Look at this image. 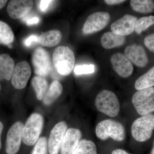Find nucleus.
<instances>
[{"label":"nucleus","instance_id":"nucleus-10","mask_svg":"<svg viewBox=\"0 0 154 154\" xmlns=\"http://www.w3.org/2000/svg\"><path fill=\"white\" fill-rule=\"evenodd\" d=\"M31 74L29 63L25 61L19 62L14 69L12 76V84L18 90L25 88Z\"/></svg>","mask_w":154,"mask_h":154},{"label":"nucleus","instance_id":"nucleus-28","mask_svg":"<svg viewBox=\"0 0 154 154\" xmlns=\"http://www.w3.org/2000/svg\"><path fill=\"white\" fill-rule=\"evenodd\" d=\"M95 71V66L94 65H84L77 66L74 69V72L78 75L84 74L93 73Z\"/></svg>","mask_w":154,"mask_h":154},{"label":"nucleus","instance_id":"nucleus-14","mask_svg":"<svg viewBox=\"0 0 154 154\" xmlns=\"http://www.w3.org/2000/svg\"><path fill=\"white\" fill-rule=\"evenodd\" d=\"M137 20V18L133 15H124L111 24V32L122 36L129 35L134 31Z\"/></svg>","mask_w":154,"mask_h":154},{"label":"nucleus","instance_id":"nucleus-36","mask_svg":"<svg viewBox=\"0 0 154 154\" xmlns=\"http://www.w3.org/2000/svg\"><path fill=\"white\" fill-rule=\"evenodd\" d=\"M8 1H4V0H0V10L6 4H7Z\"/></svg>","mask_w":154,"mask_h":154},{"label":"nucleus","instance_id":"nucleus-34","mask_svg":"<svg viewBox=\"0 0 154 154\" xmlns=\"http://www.w3.org/2000/svg\"><path fill=\"white\" fill-rule=\"evenodd\" d=\"M111 154H130L122 149H116L112 151Z\"/></svg>","mask_w":154,"mask_h":154},{"label":"nucleus","instance_id":"nucleus-31","mask_svg":"<svg viewBox=\"0 0 154 154\" xmlns=\"http://www.w3.org/2000/svg\"><path fill=\"white\" fill-rule=\"evenodd\" d=\"M22 20L28 26L36 25L40 22V18L36 16H26L22 18Z\"/></svg>","mask_w":154,"mask_h":154},{"label":"nucleus","instance_id":"nucleus-17","mask_svg":"<svg viewBox=\"0 0 154 154\" xmlns=\"http://www.w3.org/2000/svg\"><path fill=\"white\" fill-rule=\"evenodd\" d=\"M15 67L14 60L9 54L0 55V80L9 81L12 78Z\"/></svg>","mask_w":154,"mask_h":154},{"label":"nucleus","instance_id":"nucleus-38","mask_svg":"<svg viewBox=\"0 0 154 154\" xmlns=\"http://www.w3.org/2000/svg\"><path fill=\"white\" fill-rule=\"evenodd\" d=\"M0 90H1V85H0Z\"/></svg>","mask_w":154,"mask_h":154},{"label":"nucleus","instance_id":"nucleus-22","mask_svg":"<svg viewBox=\"0 0 154 154\" xmlns=\"http://www.w3.org/2000/svg\"><path fill=\"white\" fill-rule=\"evenodd\" d=\"M130 5L133 10L141 14H150L154 11V2L151 0H131Z\"/></svg>","mask_w":154,"mask_h":154},{"label":"nucleus","instance_id":"nucleus-12","mask_svg":"<svg viewBox=\"0 0 154 154\" xmlns=\"http://www.w3.org/2000/svg\"><path fill=\"white\" fill-rule=\"evenodd\" d=\"M124 53L131 63L139 67H145L148 63L147 54L143 46L140 45L133 44L127 46Z\"/></svg>","mask_w":154,"mask_h":154},{"label":"nucleus","instance_id":"nucleus-3","mask_svg":"<svg viewBox=\"0 0 154 154\" xmlns=\"http://www.w3.org/2000/svg\"><path fill=\"white\" fill-rule=\"evenodd\" d=\"M95 104L98 111L109 117L117 116L120 111L118 98L114 93L108 90L99 92L95 99Z\"/></svg>","mask_w":154,"mask_h":154},{"label":"nucleus","instance_id":"nucleus-15","mask_svg":"<svg viewBox=\"0 0 154 154\" xmlns=\"http://www.w3.org/2000/svg\"><path fill=\"white\" fill-rule=\"evenodd\" d=\"M33 5V1L12 0L8 5L7 11L12 19H22L28 15Z\"/></svg>","mask_w":154,"mask_h":154},{"label":"nucleus","instance_id":"nucleus-19","mask_svg":"<svg viewBox=\"0 0 154 154\" xmlns=\"http://www.w3.org/2000/svg\"><path fill=\"white\" fill-rule=\"evenodd\" d=\"M62 38V35L59 30H49L39 36V43L45 47H52L59 44Z\"/></svg>","mask_w":154,"mask_h":154},{"label":"nucleus","instance_id":"nucleus-23","mask_svg":"<svg viewBox=\"0 0 154 154\" xmlns=\"http://www.w3.org/2000/svg\"><path fill=\"white\" fill-rule=\"evenodd\" d=\"M32 85L36 92L37 99L39 100H43L48 87L46 80L44 77L36 76L32 79Z\"/></svg>","mask_w":154,"mask_h":154},{"label":"nucleus","instance_id":"nucleus-33","mask_svg":"<svg viewBox=\"0 0 154 154\" xmlns=\"http://www.w3.org/2000/svg\"><path fill=\"white\" fill-rule=\"evenodd\" d=\"M104 2L106 4L109 5H119L125 2L123 0H105Z\"/></svg>","mask_w":154,"mask_h":154},{"label":"nucleus","instance_id":"nucleus-6","mask_svg":"<svg viewBox=\"0 0 154 154\" xmlns=\"http://www.w3.org/2000/svg\"><path fill=\"white\" fill-rule=\"evenodd\" d=\"M132 102L139 115H147L154 112L153 87L137 91L133 95Z\"/></svg>","mask_w":154,"mask_h":154},{"label":"nucleus","instance_id":"nucleus-25","mask_svg":"<svg viewBox=\"0 0 154 154\" xmlns=\"http://www.w3.org/2000/svg\"><path fill=\"white\" fill-rule=\"evenodd\" d=\"M13 30L5 22L0 21V43L8 45L14 41Z\"/></svg>","mask_w":154,"mask_h":154},{"label":"nucleus","instance_id":"nucleus-32","mask_svg":"<svg viewBox=\"0 0 154 154\" xmlns=\"http://www.w3.org/2000/svg\"><path fill=\"white\" fill-rule=\"evenodd\" d=\"M54 2V1L51 0H42L39 1L38 5V9L41 12H46Z\"/></svg>","mask_w":154,"mask_h":154},{"label":"nucleus","instance_id":"nucleus-27","mask_svg":"<svg viewBox=\"0 0 154 154\" xmlns=\"http://www.w3.org/2000/svg\"><path fill=\"white\" fill-rule=\"evenodd\" d=\"M47 139L41 137L38 139L31 154H47Z\"/></svg>","mask_w":154,"mask_h":154},{"label":"nucleus","instance_id":"nucleus-20","mask_svg":"<svg viewBox=\"0 0 154 154\" xmlns=\"http://www.w3.org/2000/svg\"><path fill=\"white\" fill-rule=\"evenodd\" d=\"M63 86L59 82L54 81L50 86L43 99L45 105H49L54 103L63 92Z\"/></svg>","mask_w":154,"mask_h":154},{"label":"nucleus","instance_id":"nucleus-29","mask_svg":"<svg viewBox=\"0 0 154 154\" xmlns=\"http://www.w3.org/2000/svg\"><path fill=\"white\" fill-rule=\"evenodd\" d=\"M144 44L150 51L154 53V33L146 36L144 39Z\"/></svg>","mask_w":154,"mask_h":154},{"label":"nucleus","instance_id":"nucleus-18","mask_svg":"<svg viewBox=\"0 0 154 154\" xmlns=\"http://www.w3.org/2000/svg\"><path fill=\"white\" fill-rule=\"evenodd\" d=\"M125 42V36H120L112 32H106L103 34L101 39L102 47L106 49L120 47Z\"/></svg>","mask_w":154,"mask_h":154},{"label":"nucleus","instance_id":"nucleus-9","mask_svg":"<svg viewBox=\"0 0 154 154\" xmlns=\"http://www.w3.org/2000/svg\"><path fill=\"white\" fill-rule=\"evenodd\" d=\"M23 123L17 122L9 129L6 138L5 151L7 154H16L19 152L22 140Z\"/></svg>","mask_w":154,"mask_h":154},{"label":"nucleus","instance_id":"nucleus-26","mask_svg":"<svg viewBox=\"0 0 154 154\" xmlns=\"http://www.w3.org/2000/svg\"><path fill=\"white\" fill-rule=\"evenodd\" d=\"M154 25V16L144 17L138 19L136 22L134 30L138 34H140L152 25Z\"/></svg>","mask_w":154,"mask_h":154},{"label":"nucleus","instance_id":"nucleus-8","mask_svg":"<svg viewBox=\"0 0 154 154\" xmlns=\"http://www.w3.org/2000/svg\"><path fill=\"white\" fill-rule=\"evenodd\" d=\"M32 61L35 72L38 76H46L52 70V64L48 52L45 50L38 48L33 53Z\"/></svg>","mask_w":154,"mask_h":154},{"label":"nucleus","instance_id":"nucleus-21","mask_svg":"<svg viewBox=\"0 0 154 154\" xmlns=\"http://www.w3.org/2000/svg\"><path fill=\"white\" fill-rule=\"evenodd\" d=\"M154 86V66L138 78L134 84L135 88L137 91L152 88Z\"/></svg>","mask_w":154,"mask_h":154},{"label":"nucleus","instance_id":"nucleus-4","mask_svg":"<svg viewBox=\"0 0 154 154\" xmlns=\"http://www.w3.org/2000/svg\"><path fill=\"white\" fill-rule=\"evenodd\" d=\"M44 124L41 114L34 113L28 118L23 127L22 140L26 145L31 146L37 142Z\"/></svg>","mask_w":154,"mask_h":154},{"label":"nucleus","instance_id":"nucleus-5","mask_svg":"<svg viewBox=\"0 0 154 154\" xmlns=\"http://www.w3.org/2000/svg\"><path fill=\"white\" fill-rule=\"evenodd\" d=\"M154 130V115L142 116L134 122L131 128L133 137L139 142L149 140Z\"/></svg>","mask_w":154,"mask_h":154},{"label":"nucleus","instance_id":"nucleus-13","mask_svg":"<svg viewBox=\"0 0 154 154\" xmlns=\"http://www.w3.org/2000/svg\"><path fill=\"white\" fill-rule=\"evenodd\" d=\"M110 62L116 72L123 78L131 75L134 71L132 63L123 54L116 53L110 58Z\"/></svg>","mask_w":154,"mask_h":154},{"label":"nucleus","instance_id":"nucleus-30","mask_svg":"<svg viewBox=\"0 0 154 154\" xmlns=\"http://www.w3.org/2000/svg\"><path fill=\"white\" fill-rule=\"evenodd\" d=\"M39 43V36L36 35H31L25 38L23 44L27 47H30Z\"/></svg>","mask_w":154,"mask_h":154},{"label":"nucleus","instance_id":"nucleus-7","mask_svg":"<svg viewBox=\"0 0 154 154\" xmlns=\"http://www.w3.org/2000/svg\"><path fill=\"white\" fill-rule=\"evenodd\" d=\"M110 19V14L107 12H97L91 14L83 26V33L91 34L102 30L108 25Z\"/></svg>","mask_w":154,"mask_h":154},{"label":"nucleus","instance_id":"nucleus-16","mask_svg":"<svg viewBox=\"0 0 154 154\" xmlns=\"http://www.w3.org/2000/svg\"><path fill=\"white\" fill-rule=\"evenodd\" d=\"M82 136L79 130L73 128L67 129L61 146V154H72Z\"/></svg>","mask_w":154,"mask_h":154},{"label":"nucleus","instance_id":"nucleus-2","mask_svg":"<svg viewBox=\"0 0 154 154\" xmlns=\"http://www.w3.org/2000/svg\"><path fill=\"white\" fill-rule=\"evenodd\" d=\"M53 63L57 71L62 75L70 74L74 67V54L67 46L57 47L53 54Z\"/></svg>","mask_w":154,"mask_h":154},{"label":"nucleus","instance_id":"nucleus-24","mask_svg":"<svg viewBox=\"0 0 154 154\" xmlns=\"http://www.w3.org/2000/svg\"><path fill=\"white\" fill-rule=\"evenodd\" d=\"M72 154H98L96 146L92 141L84 139L80 140Z\"/></svg>","mask_w":154,"mask_h":154},{"label":"nucleus","instance_id":"nucleus-37","mask_svg":"<svg viewBox=\"0 0 154 154\" xmlns=\"http://www.w3.org/2000/svg\"><path fill=\"white\" fill-rule=\"evenodd\" d=\"M151 154H154V142L153 147L152 149L151 152Z\"/></svg>","mask_w":154,"mask_h":154},{"label":"nucleus","instance_id":"nucleus-11","mask_svg":"<svg viewBox=\"0 0 154 154\" xmlns=\"http://www.w3.org/2000/svg\"><path fill=\"white\" fill-rule=\"evenodd\" d=\"M67 130V125L65 122H60L54 127L48 139L49 154H58Z\"/></svg>","mask_w":154,"mask_h":154},{"label":"nucleus","instance_id":"nucleus-35","mask_svg":"<svg viewBox=\"0 0 154 154\" xmlns=\"http://www.w3.org/2000/svg\"><path fill=\"white\" fill-rule=\"evenodd\" d=\"M3 128V124L1 121H0V149L2 148V142H1V135H2V132Z\"/></svg>","mask_w":154,"mask_h":154},{"label":"nucleus","instance_id":"nucleus-1","mask_svg":"<svg viewBox=\"0 0 154 154\" xmlns=\"http://www.w3.org/2000/svg\"><path fill=\"white\" fill-rule=\"evenodd\" d=\"M95 132L97 137L102 140L110 137L116 141L121 142L125 137L124 126L113 119H105L99 122L96 125Z\"/></svg>","mask_w":154,"mask_h":154}]
</instances>
